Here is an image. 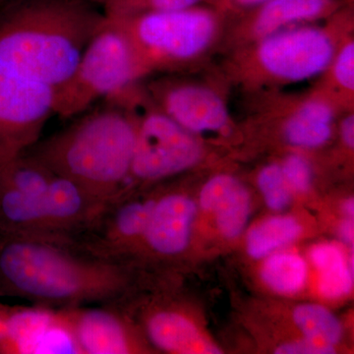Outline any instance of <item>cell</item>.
Wrapping results in <instances>:
<instances>
[{
  "label": "cell",
  "mask_w": 354,
  "mask_h": 354,
  "mask_svg": "<svg viewBox=\"0 0 354 354\" xmlns=\"http://www.w3.org/2000/svg\"><path fill=\"white\" fill-rule=\"evenodd\" d=\"M0 281L36 306L73 308L118 304L131 285L127 264L39 237L0 235Z\"/></svg>",
  "instance_id": "obj_1"
},
{
  "label": "cell",
  "mask_w": 354,
  "mask_h": 354,
  "mask_svg": "<svg viewBox=\"0 0 354 354\" xmlns=\"http://www.w3.org/2000/svg\"><path fill=\"white\" fill-rule=\"evenodd\" d=\"M139 84L104 100L106 106L86 114L27 153L57 176L78 184L109 204L124 189L131 169L137 131Z\"/></svg>",
  "instance_id": "obj_2"
},
{
  "label": "cell",
  "mask_w": 354,
  "mask_h": 354,
  "mask_svg": "<svg viewBox=\"0 0 354 354\" xmlns=\"http://www.w3.org/2000/svg\"><path fill=\"white\" fill-rule=\"evenodd\" d=\"M0 11V57L55 90L66 82L106 16L90 0H9Z\"/></svg>",
  "instance_id": "obj_3"
},
{
  "label": "cell",
  "mask_w": 354,
  "mask_h": 354,
  "mask_svg": "<svg viewBox=\"0 0 354 354\" xmlns=\"http://www.w3.org/2000/svg\"><path fill=\"white\" fill-rule=\"evenodd\" d=\"M353 29V10L344 7L328 20L274 32L227 51L223 76L247 92L320 78Z\"/></svg>",
  "instance_id": "obj_4"
},
{
  "label": "cell",
  "mask_w": 354,
  "mask_h": 354,
  "mask_svg": "<svg viewBox=\"0 0 354 354\" xmlns=\"http://www.w3.org/2000/svg\"><path fill=\"white\" fill-rule=\"evenodd\" d=\"M113 21L129 39L143 79L196 68L221 48L227 25V15L209 4Z\"/></svg>",
  "instance_id": "obj_5"
},
{
  "label": "cell",
  "mask_w": 354,
  "mask_h": 354,
  "mask_svg": "<svg viewBox=\"0 0 354 354\" xmlns=\"http://www.w3.org/2000/svg\"><path fill=\"white\" fill-rule=\"evenodd\" d=\"M143 80L127 34L118 23L106 17L68 80L55 88L53 113L72 118Z\"/></svg>",
  "instance_id": "obj_6"
},
{
  "label": "cell",
  "mask_w": 354,
  "mask_h": 354,
  "mask_svg": "<svg viewBox=\"0 0 354 354\" xmlns=\"http://www.w3.org/2000/svg\"><path fill=\"white\" fill-rule=\"evenodd\" d=\"M138 114L131 169L121 193L132 190L139 183H158L189 171L205 155L201 139L156 108L144 88L138 101Z\"/></svg>",
  "instance_id": "obj_7"
},
{
  "label": "cell",
  "mask_w": 354,
  "mask_h": 354,
  "mask_svg": "<svg viewBox=\"0 0 354 354\" xmlns=\"http://www.w3.org/2000/svg\"><path fill=\"white\" fill-rule=\"evenodd\" d=\"M55 90L0 57V165L27 153L53 114Z\"/></svg>",
  "instance_id": "obj_8"
},
{
  "label": "cell",
  "mask_w": 354,
  "mask_h": 354,
  "mask_svg": "<svg viewBox=\"0 0 354 354\" xmlns=\"http://www.w3.org/2000/svg\"><path fill=\"white\" fill-rule=\"evenodd\" d=\"M143 88L156 108L198 137H230L234 132L227 97L215 85L167 75L150 81Z\"/></svg>",
  "instance_id": "obj_9"
},
{
  "label": "cell",
  "mask_w": 354,
  "mask_h": 354,
  "mask_svg": "<svg viewBox=\"0 0 354 354\" xmlns=\"http://www.w3.org/2000/svg\"><path fill=\"white\" fill-rule=\"evenodd\" d=\"M157 197L122 193L77 235L72 245L95 258L127 264V258L138 251Z\"/></svg>",
  "instance_id": "obj_10"
},
{
  "label": "cell",
  "mask_w": 354,
  "mask_h": 354,
  "mask_svg": "<svg viewBox=\"0 0 354 354\" xmlns=\"http://www.w3.org/2000/svg\"><path fill=\"white\" fill-rule=\"evenodd\" d=\"M346 6L344 0H271L228 18L221 48L230 51L274 32L322 22Z\"/></svg>",
  "instance_id": "obj_11"
},
{
  "label": "cell",
  "mask_w": 354,
  "mask_h": 354,
  "mask_svg": "<svg viewBox=\"0 0 354 354\" xmlns=\"http://www.w3.org/2000/svg\"><path fill=\"white\" fill-rule=\"evenodd\" d=\"M266 111L279 118L281 137L288 145L314 150L327 145L339 114L346 109L327 88L319 85L308 94L269 100Z\"/></svg>",
  "instance_id": "obj_12"
},
{
  "label": "cell",
  "mask_w": 354,
  "mask_h": 354,
  "mask_svg": "<svg viewBox=\"0 0 354 354\" xmlns=\"http://www.w3.org/2000/svg\"><path fill=\"white\" fill-rule=\"evenodd\" d=\"M59 311L78 353L130 354L140 351L131 324L116 304Z\"/></svg>",
  "instance_id": "obj_13"
},
{
  "label": "cell",
  "mask_w": 354,
  "mask_h": 354,
  "mask_svg": "<svg viewBox=\"0 0 354 354\" xmlns=\"http://www.w3.org/2000/svg\"><path fill=\"white\" fill-rule=\"evenodd\" d=\"M197 204L178 191L158 195L150 221L137 253L147 251L174 258L187 250L197 216Z\"/></svg>",
  "instance_id": "obj_14"
},
{
  "label": "cell",
  "mask_w": 354,
  "mask_h": 354,
  "mask_svg": "<svg viewBox=\"0 0 354 354\" xmlns=\"http://www.w3.org/2000/svg\"><path fill=\"white\" fill-rule=\"evenodd\" d=\"M43 202L55 234L70 245L106 206L78 184L59 176L51 181Z\"/></svg>",
  "instance_id": "obj_15"
},
{
  "label": "cell",
  "mask_w": 354,
  "mask_h": 354,
  "mask_svg": "<svg viewBox=\"0 0 354 354\" xmlns=\"http://www.w3.org/2000/svg\"><path fill=\"white\" fill-rule=\"evenodd\" d=\"M143 332L158 351L174 354H216L221 349L203 335L196 324L176 308L152 307L143 320Z\"/></svg>",
  "instance_id": "obj_16"
},
{
  "label": "cell",
  "mask_w": 354,
  "mask_h": 354,
  "mask_svg": "<svg viewBox=\"0 0 354 354\" xmlns=\"http://www.w3.org/2000/svg\"><path fill=\"white\" fill-rule=\"evenodd\" d=\"M200 206L214 214L216 227L223 237L234 239L243 232L251 209L250 193L237 177L220 174L203 186Z\"/></svg>",
  "instance_id": "obj_17"
},
{
  "label": "cell",
  "mask_w": 354,
  "mask_h": 354,
  "mask_svg": "<svg viewBox=\"0 0 354 354\" xmlns=\"http://www.w3.org/2000/svg\"><path fill=\"white\" fill-rule=\"evenodd\" d=\"M0 235L39 237L64 242L51 227L43 197H35L0 183Z\"/></svg>",
  "instance_id": "obj_18"
},
{
  "label": "cell",
  "mask_w": 354,
  "mask_h": 354,
  "mask_svg": "<svg viewBox=\"0 0 354 354\" xmlns=\"http://www.w3.org/2000/svg\"><path fill=\"white\" fill-rule=\"evenodd\" d=\"M310 261L319 272L318 290L327 299H339L353 288V254L346 257L342 249L332 242H322L310 249Z\"/></svg>",
  "instance_id": "obj_19"
},
{
  "label": "cell",
  "mask_w": 354,
  "mask_h": 354,
  "mask_svg": "<svg viewBox=\"0 0 354 354\" xmlns=\"http://www.w3.org/2000/svg\"><path fill=\"white\" fill-rule=\"evenodd\" d=\"M302 234V225L291 216H274L265 218L250 228L246 248L250 257L264 259L297 241Z\"/></svg>",
  "instance_id": "obj_20"
},
{
  "label": "cell",
  "mask_w": 354,
  "mask_h": 354,
  "mask_svg": "<svg viewBox=\"0 0 354 354\" xmlns=\"http://www.w3.org/2000/svg\"><path fill=\"white\" fill-rule=\"evenodd\" d=\"M261 278L266 286L279 295L299 292L308 279V264L298 253L279 250L264 258Z\"/></svg>",
  "instance_id": "obj_21"
},
{
  "label": "cell",
  "mask_w": 354,
  "mask_h": 354,
  "mask_svg": "<svg viewBox=\"0 0 354 354\" xmlns=\"http://www.w3.org/2000/svg\"><path fill=\"white\" fill-rule=\"evenodd\" d=\"M293 321L304 339L335 353V346L342 337V327L337 317L322 305L307 304L293 311Z\"/></svg>",
  "instance_id": "obj_22"
},
{
  "label": "cell",
  "mask_w": 354,
  "mask_h": 354,
  "mask_svg": "<svg viewBox=\"0 0 354 354\" xmlns=\"http://www.w3.org/2000/svg\"><path fill=\"white\" fill-rule=\"evenodd\" d=\"M327 82L320 84L342 102L344 108L351 109L354 93V39L353 35L346 37L339 44L329 68L323 75Z\"/></svg>",
  "instance_id": "obj_23"
},
{
  "label": "cell",
  "mask_w": 354,
  "mask_h": 354,
  "mask_svg": "<svg viewBox=\"0 0 354 354\" xmlns=\"http://www.w3.org/2000/svg\"><path fill=\"white\" fill-rule=\"evenodd\" d=\"M209 0H95L109 19L122 20L142 14L167 12L208 4Z\"/></svg>",
  "instance_id": "obj_24"
},
{
  "label": "cell",
  "mask_w": 354,
  "mask_h": 354,
  "mask_svg": "<svg viewBox=\"0 0 354 354\" xmlns=\"http://www.w3.org/2000/svg\"><path fill=\"white\" fill-rule=\"evenodd\" d=\"M257 184L266 205L272 211H281L290 205L292 191L283 176L281 164L264 165L258 172Z\"/></svg>",
  "instance_id": "obj_25"
},
{
  "label": "cell",
  "mask_w": 354,
  "mask_h": 354,
  "mask_svg": "<svg viewBox=\"0 0 354 354\" xmlns=\"http://www.w3.org/2000/svg\"><path fill=\"white\" fill-rule=\"evenodd\" d=\"M281 171L292 192L304 194L311 189L313 169L304 155L290 153L281 162Z\"/></svg>",
  "instance_id": "obj_26"
},
{
  "label": "cell",
  "mask_w": 354,
  "mask_h": 354,
  "mask_svg": "<svg viewBox=\"0 0 354 354\" xmlns=\"http://www.w3.org/2000/svg\"><path fill=\"white\" fill-rule=\"evenodd\" d=\"M268 1L271 0H209L208 4L225 14L228 19L236 14L244 12Z\"/></svg>",
  "instance_id": "obj_27"
},
{
  "label": "cell",
  "mask_w": 354,
  "mask_h": 354,
  "mask_svg": "<svg viewBox=\"0 0 354 354\" xmlns=\"http://www.w3.org/2000/svg\"><path fill=\"white\" fill-rule=\"evenodd\" d=\"M278 354H330L328 349L317 346L314 342L302 337L299 341L286 342L276 349Z\"/></svg>",
  "instance_id": "obj_28"
},
{
  "label": "cell",
  "mask_w": 354,
  "mask_h": 354,
  "mask_svg": "<svg viewBox=\"0 0 354 354\" xmlns=\"http://www.w3.org/2000/svg\"><path fill=\"white\" fill-rule=\"evenodd\" d=\"M344 116L337 123V130H339V137L342 144L348 147L351 150H353L354 147V113L353 109H346L344 111Z\"/></svg>",
  "instance_id": "obj_29"
},
{
  "label": "cell",
  "mask_w": 354,
  "mask_h": 354,
  "mask_svg": "<svg viewBox=\"0 0 354 354\" xmlns=\"http://www.w3.org/2000/svg\"><path fill=\"white\" fill-rule=\"evenodd\" d=\"M11 309L0 306V353H7L8 349L9 317Z\"/></svg>",
  "instance_id": "obj_30"
},
{
  "label": "cell",
  "mask_w": 354,
  "mask_h": 354,
  "mask_svg": "<svg viewBox=\"0 0 354 354\" xmlns=\"http://www.w3.org/2000/svg\"><path fill=\"white\" fill-rule=\"evenodd\" d=\"M339 239L346 245H353L354 241V221L353 218H346L339 223L337 230Z\"/></svg>",
  "instance_id": "obj_31"
},
{
  "label": "cell",
  "mask_w": 354,
  "mask_h": 354,
  "mask_svg": "<svg viewBox=\"0 0 354 354\" xmlns=\"http://www.w3.org/2000/svg\"><path fill=\"white\" fill-rule=\"evenodd\" d=\"M342 213H344V216H348V218H353L354 216V201L353 198H348V200H346L344 203H342Z\"/></svg>",
  "instance_id": "obj_32"
},
{
  "label": "cell",
  "mask_w": 354,
  "mask_h": 354,
  "mask_svg": "<svg viewBox=\"0 0 354 354\" xmlns=\"http://www.w3.org/2000/svg\"><path fill=\"white\" fill-rule=\"evenodd\" d=\"M7 1H9V0H0V6H3Z\"/></svg>",
  "instance_id": "obj_33"
}]
</instances>
